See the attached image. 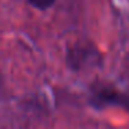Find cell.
<instances>
[{"label":"cell","instance_id":"1","mask_svg":"<svg viewBox=\"0 0 129 129\" xmlns=\"http://www.w3.org/2000/svg\"><path fill=\"white\" fill-rule=\"evenodd\" d=\"M54 2H56V0H29V3H31L32 6L36 7V9H40V10L49 9L50 6H53Z\"/></svg>","mask_w":129,"mask_h":129}]
</instances>
